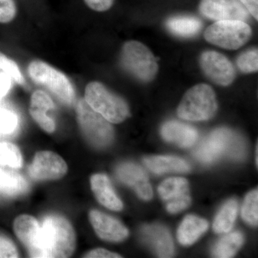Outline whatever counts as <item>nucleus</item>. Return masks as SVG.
Here are the masks:
<instances>
[{
  "label": "nucleus",
  "instance_id": "nucleus-9",
  "mask_svg": "<svg viewBox=\"0 0 258 258\" xmlns=\"http://www.w3.org/2000/svg\"><path fill=\"white\" fill-rule=\"evenodd\" d=\"M200 66L205 74L217 85L227 86L233 82L236 71L227 57L215 51H206L200 57Z\"/></svg>",
  "mask_w": 258,
  "mask_h": 258
},
{
  "label": "nucleus",
  "instance_id": "nucleus-15",
  "mask_svg": "<svg viewBox=\"0 0 258 258\" xmlns=\"http://www.w3.org/2000/svg\"><path fill=\"white\" fill-rule=\"evenodd\" d=\"M142 240L150 246L160 257L174 254V243L169 230L160 225H145L141 230Z\"/></svg>",
  "mask_w": 258,
  "mask_h": 258
},
{
  "label": "nucleus",
  "instance_id": "nucleus-33",
  "mask_svg": "<svg viewBox=\"0 0 258 258\" xmlns=\"http://www.w3.org/2000/svg\"><path fill=\"white\" fill-rule=\"evenodd\" d=\"M90 9L96 12H106L110 9L114 0H83Z\"/></svg>",
  "mask_w": 258,
  "mask_h": 258
},
{
  "label": "nucleus",
  "instance_id": "nucleus-27",
  "mask_svg": "<svg viewBox=\"0 0 258 258\" xmlns=\"http://www.w3.org/2000/svg\"><path fill=\"white\" fill-rule=\"evenodd\" d=\"M242 217L249 225L257 226L258 223L257 190L247 194L242 208Z\"/></svg>",
  "mask_w": 258,
  "mask_h": 258
},
{
  "label": "nucleus",
  "instance_id": "nucleus-3",
  "mask_svg": "<svg viewBox=\"0 0 258 258\" xmlns=\"http://www.w3.org/2000/svg\"><path fill=\"white\" fill-rule=\"evenodd\" d=\"M85 101L110 123H119L126 119L129 108L126 102L111 92L101 83L93 81L85 90Z\"/></svg>",
  "mask_w": 258,
  "mask_h": 258
},
{
  "label": "nucleus",
  "instance_id": "nucleus-31",
  "mask_svg": "<svg viewBox=\"0 0 258 258\" xmlns=\"http://www.w3.org/2000/svg\"><path fill=\"white\" fill-rule=\"evenodd\" d=\"M17 11L15 0H0V23L6 24L13 21Z\"/></svg>",
  "mask_w": 258,
  "mask_h": 258
},
{
  "label": "nucleus",
  "instance_id": "nucleus-35",
  "mask_svg": "<svg viewBox=\"0 0 258 258\" xmlns=\"http://www.w3.org/2000/svg\"><path fill=\"white\" fill-rule=\"evenodd\" d=\"M86 257L91 258H117L121 257L119 254L114 253V252H110L104 249H93L91 252H88L86 255Z\"/></svg>",
  "mask_w": 258,
  "mask_h": 258
},
{
  "label": "nucleus",
  "instance_id": "nucleus-37",
  "mask_svg": "<svg viewBox=\"0 0 258 258\" xmlns=\"http://www.w3.org/2000/svg\"><path fill=\"white\" fill-rule=\"evenodd\" d=\"M256 162L257 163V147L256 148Z\"/></svg>",
  "mask_w": 258,
  "mask_h": 258
},
{
  "label": "nucleus",
  "instance_id": "nucleus-25",
  "mask_svg": "<svg viewBox=\"0 0 258 258\" xmlns=\"http://www.w3.org/2000/svg\"><path fill=\"white\" fill-rule=\"evenodd\" d=\"M237 215V203L231 200L222 207L213 223V230L217 233H227L232 230Z\"/></svg>",
  "mask_w": 258,
  "mask_h": 258
},
{
  "label": "nucleus",
  "instance_id": "nucleus-1",
  "mask_svg": "<svg viewBox=\"0 0 258 258\" xmlns=\"http://www.w3.org/2000/svg\"><path fill=\"white\" fill-rule=\"evenodd\" d=\"M76 248V234L66 218L45 217L40 227L37 257H69Z\"/></svg>",
  "mask_w": 258,
  "mask_h": 258
},
{
  "label": "nucleus",
  "instance_id": "nucleus-17",
  "mask_svg": "<svg viewBox=\"0 0 258 258\" xmlns=\"http://www.w3.org/2000/svg\"><path fill=\"white\" fill-rule=\"evenodd\" d=\"M53 108V101L46 93L38 90L32 95L30 114L37 124L45 132L50 134L55 132V120L50 118L47 113Z\"/></svg>",
  "mask_w": 258,
  "mask_h": 258
},
{
  "label": "nucleus",
  "instance_id": "nucleus-32",
  "mask_svg": "<svg viewBox=\"0 0 258 258\" xmlns=\"http://www.w3.org/2000/svg\"><path fill=\"white\" fill-rule=\"evenodd\" d=\"M18 252L14 243L10 239L0 235V257H18Z\"/></svg>",
  "mask_w": 258,
  "mask_h": 258
},
{
  "label": "nucleus",
  "instance_id": "nucleus-6",
  "mask_svg": "<svg viewBox=\"0 0 258 258\" xmlns=\"http://www.w3.org/2000/svg\"><path fill=\"white\" fill-rule=\"evenodd\" d=\"M120 62L123 69L143 82H150L157 76V61L151 50L142 42L131 40L122 47Z\"/></svg>",
  "mask_w": 258,
  "mask_h": 258
},
{
  "label": "nucleus",
  "instance_id": "nucleus-34",
  "mask_svg": "<svg viewBox=\"0 0 258 258\" xmlns=\"http://www.w3.org/2000/svg\"><path fill=\"white\" fill-rule=\"evenodd\" d=\"M13 79L9 75L0 72V99L6 96L12 87Z\"/></svg>",
  "mask_w": 258,
  "mask_h": 258
},
{
  "label": "nucleus",
  "instance_id": "nucleus-16",
  "mask_svg": "<svg viewBox=\"0 0 258 258\" xmlns=\"http://www.w3.org/2000/svg\"><path fill=\"white\" fill-rule=\"evenodd\" d=\"M14 230L19 240L28 249L30 255L32 257H37L40 232L38 222L30 215H21L15 219Z\"/></svg>",
  "mask_w": 258,
  "mask_h": 258
},
{
  "label": "nucleus",
  "instance_id": "nucleus-30",
  "mask_svg": "<svg viewBox=\"0 0 258 258\" xmlns=\"http://www.w3.org/2000/svg\"><path fill=\"white\" fill-rule=\"evenodd\" d=\"M0 71L9 75L10 77L19 84H23V74L18 64L4 53L0 52Z\"/></svg>",
  "mask_w": 258,
  "mask_h": 258
},
{
  "label": "nucleus",
  "instance_id": "nucleus-7",
  "mask_svg": "<svg viewBox=\"0 0 258 258\" xmlns=\"http://www.w3.org/2000/svg\"><path fill=\"white\" fill-rule=\"evenodd\" d=\"M76 110L80 127L90 144L97 148L111 144L114 132L108 120L92 109L84 99L80 100Z\"/></svg>",
  "mask_w": 258,
  "mask_h": 258
},
{
  "label": "nucleus",
  "instance_id": "nucleus-29",
  "mask_svg": "<svg viewBox=\"0 0 258 258\" xmlns=\"http://www.w3.org/2000/svg\"><path fill=\"white\" fill-rule=\"evenodd\" d=\"M239 69L244 74L257 72L258 69V52L257 49L244 52L237 59Z\"/></svg>",
  "mask_w": 258,
  "mask_h": 258
},
{
  "label": "nucleus",
  "instance_id": "nucleus-14",
  "mask_svg": "<svg viewBox=\"0 0 258 258\" xmlns=\"http://www.w3.org/2000/svg\"><path fill=\"white\" fill-rule=\"evenodd\" d=\"M90 220L102 240L118 242L128 237V230L121 222L103 212L93 210L90 212Z\"/></svg>",
  "mask_w": 258,
  "mask_h": 258
},
{
  "label": "nucleus",
  "instance_id": "nucleus-21",
  "mask_svg": "<svg viewBox=\"0 0 258 258\" xmlns=\"http://www.w3.org/2000/svg\"><path fill=\"white\" fill-rule=\"evenodd\" d=\"M208 228V222L204 219L188 215L184 219L177 231L178 241L183 245L196 242Z\"/></svg>",
  "mask_w": 258,
  "mask_h": 258
},
{
  "label": "nucleus",
  "instance_id": "nucleus-26",
  "mask_svg": "<svg viewBox=\"0 0 258 258\" xmlns=\"http://www.w3.org/2000/svg\"><path fill=\"white\" fill-rule=\"evenodd\" d=\"M0 165L8 166L13 169H19L23 165L21 153L14 144L0 143Z\"/></svg>",
  "mask_w": 258,
  "mask_h": 258
},
{
  "label": "nucleus",
  "instance_id": "nucleus-12",
  "mask_svg": "<svg viewBox=\"0 0 258 258\" xmlns=\"http://www.w3.org/2000/svg\"><path fill=\"white\" fill-rule=\"evenodd\" d=\"M67 171V164L63 159L52 152L37 153L29 168L30 176L36 180L60 179Z\"/></svg>",
  "mask_w": 258,
  "mask_h": 258
},
{
  "label": "nucleus",
  "instance_id": "nucleus-24",
  "mask_svg": "<svg viewBox=\"0 0 258 258\" xmlns=\"http://www.w3.org/2000/svg\"><path fill=\"white\" fill-rule=\"evenodd\" d=\"M243 241V235L240 232H234L227 234L215 244L212 250L213 257L218 258L233 257L242 246Z\"/></svg>",
  "mask_w": 258,
  "mask_h": 258
},
{
  "label": "nucleus",
  "instance_id": "nucleus-22",
  "mask_svg": "<svg viewBox=\"0 0 258 258\" xmlns=\"http://www.w3.org/2000/svg\"><path fill=\"white\" fill-rule=\"evenodd\" d=\"M28 188V183L23 176L0 168V197L19 196L26 192Z\"/></svg>",
  "mask_w": 258,
  "mask_h": 258
},
{
  "label": "nucleus",
  "instance_id": "nucleus-20",
  "mask_svg": "<svg viewBox=\"0 0 258 258\" xmlns=\"http://www.w3.org/2000/svg\"><path fill=\"white\" fill-rule=\"evenodd\" d=\"M146 166L155 174L166 172H187L190 166L184 159L171 156H153L144 158Z\"/></svg>",
  "mask_w": 258,
  "mask_h": 258
},
{
  "label": "nucleus",
  "instance_id": "nucleus-2",
  "mask_svg": "<svg viewBox=\"0 0 258 258\" xmlns=\"http://www.w3.org/2000/svg\"><path fill=\"white\" fill-rule=\"evenodd\" d=\"M244 153L245 147L242 137L230 129L222 128L214 131L203 140L194 155L201 162L210 164L224 155L241 160Z\"/></svg>",
  "mask_w": 258,
  "mask_h": 258
},
{
  "label": "nucleus",
  "instance_id": "nucleus-5",
  "mask_svg": "<svg viewBox=\"0 0 258 258\" xmlns=\"http://www.w3.org/2000/svg\"><path fill=\"white\" fill-rule=\"evenodd\" d=\"M28 74L32 81L48 89L62 103L71 106L76 94L69 78L58 70L41 60L32 61L28 66Z\"/></svg>",
  "mask_w": 258,
  "mask_h": 258
},
{
  "label": "nucleus",
  "instance_id": "nucleus-4",
  "mask_svg": "<svg viewBox=\"0 0 258 258\" xmlns=\"http://www.w3.org/2000/svg\"><path fill=\"white\" fill-rule=\"evenodd\" d=\"M215 91L207 84H199L185 93L177 108L180 118L191 121L210 119L216 113Z\"/></svg>",
  "mask_w": 258,
  "mask_h": 258
},
{
  "label": "nucleus",
  "instance_id": "nucleus-11",
  "mask_svg": "<svg viewBox=\"0 0 258 258\" xmlns=\"http://www.w3.org/2000/svg\"><path fill=\"white\" fill-rule=\"evenodd\" d=\"M200 11L204 16L216 21L246 22L249 19L248 11L240 0H201Z\"/></svg>",
  "mask_w": 258,
  "mask_h": 258
},
{
  "label": "nucleus",
  "instance_id": "nucleus-10",
  "mask_svg": "<svg viewBox=\"0 0 258 258\" xmlns=\"http://www.w3.org/2000/svg\"><path fill=\"white\" fill-rule=\"evenodd\" d=\"M159 195L166 203V210L176 214L189 208L191 204L189 184L184 178L172 177L166 179L159 185Z\"/></svg>",
  "mask_w": 258,
  "mask_h": 258
},
{
  "label": "nucleus",
  "instance_id": "nucleus-8",
  "mask_svg": "<svg viewBox=\"0 0 258 258\" xmlns=\"http://www.w3.org/2000/svg\"><path fill=\"white\" fill-rule=\"evenodd\" d=\"M252 29L240 20H221L210 25L205 32L207 41L227 50H237L247 43Z\"/></svg>",
  "mask_w": 258,
  "mask_h": 258
},
{
  "label": "nucleus",
  "instance_id": "nucleus-28",
  "mask_svg": "<svg viewBox=\"0 0 258 258\" xmlns=\"http://www.w3.org/2000/svg\"><path fill=\"white\" fill-rule=\"evenodd\" d=\"M19 126V118L15 112L0 108V135H12Z\"/></svg>",
  "mask_w": 258,
  "mask_h": 258
},
{
  "label": "nucleus",
  "instance_id": "nucleus-18",
  "mask_svg": "<svg viewBox=\"0 0 258 258\" xmlns=\"http://www.w3.org/2000/svg\"><path fill=\"white\" fill-rule=\"evenodd\" d=\"M161 134L166 142L184 148L193 146L198 137V131L194 127L175 120L164 123L161 128Z\"/></svg>",
  "mask_w": 258,
  "mask_h": 258
},
{
  "label": "nucleus",
  "instance_id": "nucleus-23",
  "mask_svg": "<svg viewBox=\"0 0 258 258\" xmlns=\"http://www.w3.org/2000/svg\"><path fill=\"white\" fill-rule=\"evenodd\" d=\"M166 26L169 31L176 36L191 37L198 35L203 23L200 19L191 16H176L169 19Z\"/></svg>",
  "mask_w": 258,
  "mask_h": 258
},
{
  "label": "nucleus",
  "instance_id": "nucleus-36",
  "mask_svg": "<svg viewBox=\"0 0 258 258\" xmlns=\"http://www.w3.org/2000/svg\"><path fill=\"white\" fill-rule=\"evenodd\" d=\"M240 3L254 18H258V0H240Z\"/></svg>",
  "mask_w": 258,
  "mask_h": 258
},
{
  "label": "nucleus",
  "instance_id": "nucleus-13",
  "mask_svg": "<svg viewBox=\"0 0 258 258\" xmlns=\"http://www.w3.org/2000/svg\"><path fill=\"white\" fill-rule=\"evenodd\" d=\"M116 176L120 181L131 186L142 200L152 198V186L143 169L133 163H124L116 169Z\"/></svg>",
  "mask_w": 258,
  "mask_h": 258
},
{
  "label": "nucleus",
  "instance_id": "nucleus-19",
  "mask_svg": "<svg viewBox=\"0 0 258 258\" xmlns=\"http://www.w3.org/2000/svg\"><path fill=\"white\" fill-rule=\"evenodd\" d=\"M91 189L98 201L106 208L120 211L123 204L112 187L108 176L103 174L93 175L91 179Z\"/></svg>",
  "mask_w": 258,
  "mask_h": 258
}]
</instances>
